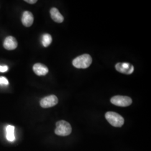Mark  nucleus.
<instances>
[{
	"label": "nucleus",
	"mask_w": 151,
	"mask_h": 151,
	"mask_svg": "<svg viewBox=\"0 0 151 151\" xmlns=\"http://www.w3.org/2000/svg\"><path fill=\"white\" fill-rule=\"evenodd\" d=\"M91 57L88 54H83L76 57L72 61V64L77 68L85 69L92 63Z\"/></svg>",
	"instance_id": "1"
},
{
	"label": "nucleus",
	"mask_w": 151,
	"mask_h": 151,
	"mask_svg": "<svg viewBox=\"0 0 151 151\" xmlns=\"http://www.w3.org/2000/svg\"><path fill=\"white\" fill-rule=\"evenodd\" d=\"M55 134L60 136H67L72 132V127L70 124L65 120H60L56 123V128L54 130Z\"/></svg>",
	"instance_id": "2"
},
{
	"label": "nucleus",
	"mask_w": 151,
	"mask_h": 151,
	"mask_svg": "<svg viewBox=\"0 0 151 151\" xmlns=\"http://www.w3.org/2000/svg\"><path fill=\"white\" fill-rule=\"evenodd\" d=\"M105 118L114 127H122L124 123V119L119 114L113 111H108L105 114Z\"/></svg>",
	"instance_id": "3"
},
{
	"label": "nucleus",
	"mask_w": 151,
	"mask_h": 151,
	"mask_svg": "<svg viewBox=\"0 0 151 151\" xmlns=\"http://www.w3.org/2000/svg\"><path fill=\"white\" fill-rule=\"evenodd\" d=\"M110 101L114 105L121 107H127L132 104V100L128 96L117 95L112 97Z\"/></svg>",
	"instance_id": "4"
},
{
	"label": "nucleus",
	"mask_w": 151,
	"mask_h": 151,
	"mask_svg": "<svg viewBox=\"0 0 151 151\" xmlns=\"http://www.w3.org/2000/svg\"><path fill=\"white\" fill-rule=\"evenodd\" d=\"M58 103V99L57 97L54 95H49L43 98L40 101V106L43 108H49L53 107L56 105Z\"/></svg>",
	"instance_id": "5"
},
{
	"label": "nucleus",
	"mask_w": 151,
	"mask_h": 151,
	"mask_svg": "<svg viewBox=\"0 0 151 151\" xmlns=\"http://www.w3.org/2000/svg\"><path fill=\"white\" fill-rule=\"evenodd\" d=\"M115 69L125 75H131L134 70V66L129 63H118L115 65Z\"/></svg>",
	"instance_id": "6"
},
{
	"label": "nucleus",
	"mask_w": 151,
	"mask_h": 151,
	"mask_svg": "<svg viewBox=\"0 0 151 151\" xmlns=\"http://www.w3.org/2000/svg\"><path fill=\"white\" fill-rule=\"evenodd\" d=\"M17 42L14 37L9 36L6 37L4 42V47L9 50H14L17 47Z\"/></svg>",
	"instance_id": "7"
},
{
	"label": "nucleus",
	"mask_w": 151,
	"mask_h": 151,
	"mask_svg": "<svg viewBox=\"0 0 151 151\" xmlns=\"http://www.w3.org/2000/svg\"><path fill=\"white\" fill-rule=\"evenodd\" d=\"M22 22L25 27H31L34 22V16L32 13L30 11H24L22 16Z\"/></svg>",
	"instance_id": "8"
},
{
	"label": "nucleus",
	"mask_w": 151,
	"mask_h": 151,
	"mask_svg": "<svg viewBox=\"0 0 151 151\" xmlns=\"http://www.w3.org/2000/svg\"><path fill=\"white\" fill-rule=\"evenodd\" d=\"M33 70L34 73L38 76L46 75L48 73V67L42 63H36L33 66Z\"/></svg>",
	"instance_id": "9"
},
{
	"label": "nucleus",
	"mask_w": 151,
	"mask_h": 151,
	"mask_svg": "<svg viewBox=\"0 0 151 151\" xmlns=\"http://www.w3.org/2000/svg\"><path fill=\"white\" fill-rule=\"evenodd\" d=\"M50 14L52 20L54 22L58 23H61L64 21L63 16L60 13V11L57 8H52L50 10Z\"/></svg>",
	"instance_id": "10"
},
{
	"label": "nucleus",
	"mask_w": 151,
	"mask_h": 151,
	"mask_svg": "<svg viewBox=\"0 0 151 151\" xmlns=\"http://www.w3.org/2000/svg\"><path fill=\"white\" fill-rule=\"evenodd\" d=\"M14 130L15 127L12 125H8L6 127V138L10 142H13L15 140L14 135Z\"/></svg>",
	"instance_id": "11"
},
{
	"label": "nucleus",
	"mask_w": 151,
	"mask_h": 151,
	"mask_svg": "<svg viewBox=\"0 0 151 151\" xmlns=\"http://www.w3.org/2000/svg\"><path fill=\"white\" fill-rule=\"evenodd\" d=\"M52 38L49 34H44L42 37V44L44 47H48L52 43Z\"/></svg>",
	"instance_id": "12"
},
{
	"label": "nucleus",
	"mask_w": 151,
	"mask_h": 151,
	"mask_svg": "<svg viewBox=\"0 0 151 151\" xmlns=\"http://www.w3.org/2000/svg\"><path fill=\"white\" fill-rule=\"evenodd\" d=\"M0 84L9 85V81L5 77H0Z\"/></svg>",
	"instance_id": "13"
},
{
	"label": "nucleus",
	"mask_w": 151,
	"mask_h": 151,
	"mask_svg": "<svg viewBox=\"0 0 151 151\" xmlns=\"http://www.w3.org/2000/svg\"><path fill=\"white\" fill-rule=\"evenodd\" d=\"M8 67L7 65H0V72H5L8 70Z\"/></svg>",
	"instance_id": "14"
},
{
	"label": "nucleus",
	"mask_w": 151,
	"mask_h": 151,
	"mask_svg": "<svg viewBox=\"0 0 151 151\" xmlns=\"http://www.w3.org/2000/svg\"><path fill=\"white\" fill-rule=\"evenodd\" d=\"M25 1L30 4H34L37 2V0H25Z\"/></svg>",
	"instance_id": "15"
}]
</instances>
